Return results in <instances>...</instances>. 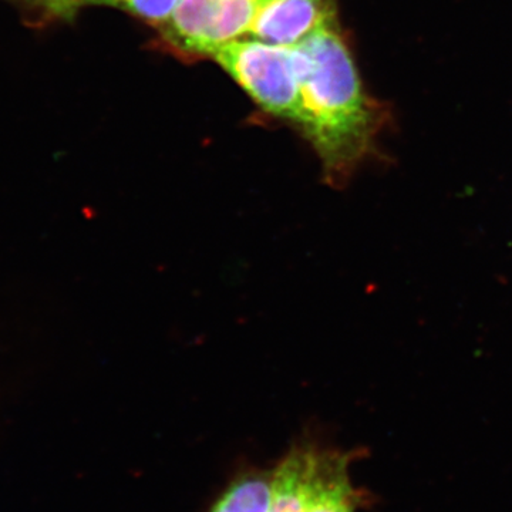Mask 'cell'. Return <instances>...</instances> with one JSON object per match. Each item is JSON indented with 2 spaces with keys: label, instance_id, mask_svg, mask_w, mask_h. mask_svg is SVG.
Listing matches in <instances>:
<instances>
[{
  "label": "cell",
  "instance_id": "4",
  "mask_svg": "<svg viewBox=\"0 0 512 512\" xmlns=\"http://www.w3.org/2000/svg\"><path fill=\"white\" fill-rule=\"evenodd\" d=\"M338 19V0H262L248 37L295 47Z\"/></svg>",
  "mask_w": 512,
  "mask_h": 512
},
{
  "label": "cell",
  "instance_id": "6",
  "mask_svg": "<svg viewBox=\"0 0 512 512\" xmlns=\"http://www.w3.org/2000/svg\"><path fill=\"white\" fill-rule=\"evenodd\" d=\"M355 451L325 447L311 500L303 512H357L372 503L366 491L356 488L349 474Z\"/></svg>",
  "mask_w": 512,
  "mask_h": 512
},
{
  "label": "cell",
  "instance_id": "5",
  "mask_svg": "<svg viewBox=\"0 0 512 512\" xmlns=\"http://www.w3.org/2000/svg\"><path fill=\"white\" fill-rule=\"evenodd\" d=\"M325 444L302 437L274 468L272 498L268 512H303L311 500Z\"/></svg>",
  "mask_w": 512,
  "mask_h": 512
},
{
  "label": "cell",
  "instance_id": "1",
  "mask_svg": "<svg viewBox=\"0 0 512 512\" xmlns=\"http://www.w3.org/2000/svg\"><path fill=\"white\" fill-rule=\"evenodd\" d=\"M301 107L296 130L315 151L322 181L342 190L367 160L390 119L367 93L339 20L293 47Z\"/></svg>",
  "mask_w": 512,
  "mask_h": 512
},
{
  "label": "cell",
  "instance_id": "7",
  "mask_svg": "<svg viewBox=\"0 0 512 512\" xmlns=\"http://www.w3.org/2000/svg\"><path fill=\"white\" fill-rule=\"evenodd\" d=\"M274 470H245L231 481L210 512H268Z\"/></svg>",
  "mask_w": 512,
  "mask_h": 512
},
{
  "label": "cell",
  "instance_id": "9",
  "mask_svg": "<svg viewBox=\"0 0 512 512\" xmlns=\"http://www.w3.org/2000/svg\"><path fill=\"white\" fill-rule=\"evenodd\" d=\"M16 2L40 10L52 18L64 20L72 19L80 9L77 0H16Z\"/></svg>",
  "mask_w": 512,
  "mask_h": 512
},
{
  "label": "cell",
  "instance_id": "8",
  "mask_svg": "<svg viewBox=\"0 0 512 512\" xmlns=\"http://www.w3.org/2000/svg\"><path fill=\"white\" fill-rule=\"evenodd\" d=\"M180 0H77L83 6H110L130 13L134 18L143 20L147 25L158 29L163 26L174 12Z\"/></svg>",
  "mask_w": 512,
  "mask_h": 512
},
{
  "label": "cell",
  "instance_id": "2",
  "mask_svg": "<svg viewBox=\"0 0 512 512\" xmlns=\"http://www.w3.org/2000/svg\"><path fill=\"white\" fill-rule=\"evenodd\" d=\"M212 59L264 113L296 126L301 87L293 47L244 37L222 47Z\"/></svg>",
  "mask_w": 512,
  "mask_h": 512
},
{
  "label": "cell",
  "instance_id": "3",
  "mask_svg": "<svg viewBox=\"0 0 512 512\" xmlns=\"http://www.w3.org/2000/svg\"><path fill=\"white\" fill-rule=\"evenodd\" d=\"M262 0H180L163 26L160 45L184 60L207 59L248 37Z\"/></svg>",
  "mask_w": 512,
  "mask_h": 512
}]
</instances>
